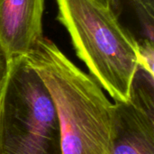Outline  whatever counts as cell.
<instances>
[{"instance_id":"277c9868","label":"cell","mask_w":154,"mask_h":154,"mask_svg":"<svg viewBox=\"0 0 154 154\" xmlns=\"http://www.w3.org/2000/svg\"><path fill=\"white\" fill-rule=\"evenodd\" d=\"M113 154H154V75L138 66L129 99L114 101Z\"/></svg>"},{"instance_id":"7a4b0ae2","label":"cell","mask_w":154,"mask_h":154,"mask_svg":"<svg viewBox=\"0 0 154 154\" xmlns=\"http://www.w3.org/2000/svg\"><path fill=\"white\" fill-rule=\"evenodd\" d=\"M55 1L57 20L68 31L90 76L114 101H127L139 65L137 40L98 0Z\"/></svg>"},{"instance_id":"52a82bcc","label":"cell","mask_w":154,"mask_h":154,"mask_svg":"<svg viewBox=\"0 0 154 154\" xmlns=\"http://www.w3.org/2000/svg\"><path fill=\"white\" fill-rule=\"evenodd\" d=\"M138 42L139 65L148 72L154 75V43L152 41L141 38Z\"/></svg>"},{"instance_id":"8992f818","label":"cell","mask_w":154,"mask_h":154,"mask_svg":"<svg viewBox=\"0 0 154 154\" xmlns=\"http://www.w3.org/2000/svg\"><path fill=\"white\" fill-rule=\"evenodd\" d=\"M143 30V38L153 42L154 0H130Z\"/></svg>"},{"instance_id":"3957f363","label":"cell","mask_w":154,"mask_h":154,"mask_svg":"<svg viewBox=\"0 0 154 154\" xmlns=\"http://www.w3.org/2000/svg\"><path fill=\"white\" fill-rule=\"evenodd\" d=\"M0 154H62L54 103L26 57L7 61L0 88Z\"/></svg>"},{"instance_id":"ba28073f","label":"cell","mask_w":154,"mask_h":154,"mask_svg":"<svg viewBox=\"0 0 154 154\" xmlns=\"http://www.w3.org/2000/svg\"><path fill=\"white\" fill-rule=\"evenodd\" d=\"M106 7L110 8L117 16L121 12V0H98Z\"/></svg>"},{"instance_id":"6da1fadb","label":"cell","mask_w":154,"mask_h":154,"mask_svg":"<svg viewBox=\"0 0 154 154\" xmlns=\"http://www.w3.org/2000/svg\"><path fill=\"white\" fill-rule=\"evenodd\" d=\"M56 109L62 154H113L112 105L100 85L43 37L26 56Z\"/></svg>"},{"instance_id":"5b68a950","label":"cell","mask_w":154,"mask_h":154,"mask_svg":"<svg viewBox=\"0 0 154 154\" xmlns=\"http://www.w3.org/2000/svg\"><path fill=\"white\" fill-rule=\"evenodd\" d=\"M45 0H0V47L8 60L26 57L44 37Z\"/></svg>"}]
</instances>
